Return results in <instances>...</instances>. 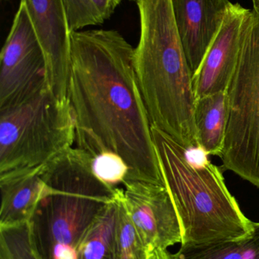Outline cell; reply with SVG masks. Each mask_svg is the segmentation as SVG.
I'll use <instances>...</instances> for the list:
<instances>
[{"instance_id": "6da1fadb", "label": "cell", "mask_w": 259, "mask_h": 259, "mask_svg": "<svg viewBox=\"0 0 259 259\" xmlns=\"http://www.w3.org/2000/svg\"><path fill=\"white\" fill-rule=\"evenodd\" d=\"M67 97L78 148L93 158H121L126 180L164 184L135 72V48L120 32H71Z\"/></svg>"}, {"instance_id": "7a4b0ae2", "label": "cell", "mask_w": 259, "mask_h": 259, "mask_svg": "<svg viewBox=\"0 0 259 259\" xmlns=\"http://www.w3.org/2000/svg\"><path fill=\"white\" fill-rule=\"evenodd\" d=\"M140 16L135 67L152 125L187 149L199 147L193 75L171 0H135Z\"/></svg>"}, {"instance_id": "3957f363", "label": "cell", "mask_w": 259, "mask_h": 259, "mask_svg": "<svg viewBox=\"0 0 259 259\" xmlns=\"http://www.w3.org/2000/svg\"><path fill=\"white\" fill-rule=\"evenodd\" d=\"M164 184L177 211L181 245L238 240L252 233L254 222L243 214L223 174L200 148L190 150L152 125Z\"/></svg>"}, {"instance_id": "277c9868", "label": "cell", "mask_w": 259, "mask_h": 259, "mask_svg": "<svg viewBox=\"0 0 259 259\" xmlns=\"http://www.w3.org/2000/svg\"><path fill=\"white\" fill-rule=\"evenodd\" d=\"M43 179L30 222L35 246L43 259H77L80 245L118 187L100 179L93 157L78 147L45 164Z\"/></svg>"}, {"instance_id": "5b68a950", "label": "cell", "mask_w": 259, "mask_h": 259, "mask_svg": "<svg viewBox=\"0 0 259 259\" xmlns=\"http://www.w3.org/2000/svg\"><path fill=\"white\" fill-rule=\"evenodd\" d=\"M76 121L68 99L48 88L0 110V175L41 167L72 148Z\"/></svg>"}, {"instance_id": "8992f818", "label": "cell", "mask_w": 259, "mask_h": 259, "mask_svg": "<svg viewBox=\"0 0 259 259\" xmlns=\"http://www.w3.org/2000/svg\"><path fill=\"white\" fill-rule=\"evenodd\" d=\"M224 167L259 188V12L251 10L238 62L227 89Z\"/></svg>"}, {"instance_id": "52a82bcc", "label": "cell", "mask_w": 259, "mask_h": 259, "mask_svg": "<svg viewBox=\"0 0 259 259\" xmlns=\"http://www.w3.org/2000/svg\"><path fill=\"white\" fill-rule=\"evenodd\" d=\"M46 88L45 56L21 1L0 54V110L18 106Z\"/></svg>"}, {"instance_id": "ba28073f", "label": "cell", "mask_w": 259, "mask_h": 259, "mask_svg": "<svg viewBox=\"0 0 259 259\" xmlns=\"http://www.w3.org/2000/svg\"><path fill=\"white\" fill-rule=\"evenodd\" d=\"M123 185L126 210L149 251L181 244L180 221L165 184L126 180Z\"/></svg>"}, {"instance_id": "9c48e42d", "label": "cell", "mask_w": 259, "mask_h": 259, "mask_svg": "<svg viewBox=\"0 0 259 259\" xmlns=\"http://www.w3.org/2000/svg\"><path fill=\"white\" fill-rule=\"evenodd\" d=\"M25 5L46 60L47 87L68 99L71 33L62 0H21Z\"/></svg>"}, {"instance_id": "30bf717a", "label": "cell", "mask_w": 259, "mask_h": 259, "mask_svg": "<svg viewBox=\"0 0 259 259\" xmlns=\"http://www.w3.org/2000/svg\"><path fill=\"white\" fill-rule=\"evenodd\" d=\"M250 9L232 3L220 31L193 77L196 100L226 92L240 56L243 34Z\"/></svg>"}, {"instance_id": "8fae6325", "label": "cell", "mask_w": 259, "mask_h": 259, "mask_svg": "<svg viewBox=\"0 0 259 259\" xmlns=\"http://www.w3.org/2000/svg\"><path fill=\"white\" fill-rule=\"evenodd\" d=\"M179 37L193 77L215 39L232 3L230 0H171Z\"/></svg>"}, {"instance_id": "7c38bea8", "label": "cell", "mask_w": 259, "mask_h": 259, "mask_svg": "<svg viewBox=\"0 0 259 259\" xmlns=\"http://www.w3.org/2000/svg\"><path fill=\"white\" fill-rule=\"evenodd\" d=\"M44 165L0 175V228H11L31 220L44 189Z\"/></svg>"}, {"instance_id": "4fadbf2b", "label": "cell", "mask_w": 259, "mask_h": 259, "mask_svg": "<svg viewBox=\"0 0 259 259\" xmlns=\"http://www.w3.org/2000/svg\"><path fill=\"white\" fill-rule=\"evenodd\" d=\"M194 118L199 147L208 155L220 156L228 126L227 93H217L197 99Z\"/></svg>"}, {"instance_id": "5bb4252c", "label": "cell", "mask_w": 259, "mask_h": 259, "mask_svg": "<svg viewBox=\"0 0 259 259\" xmlns=\"http://www.w3.org/2000/svg\"><path fill=\"white\" fill-rule=\"evenodd\" d=\"M173 259H259V223L252 233L238 240L181 245Z\"/></svg>"}, {"instance_id": "9a60e30c", "label": "cell", "mask_w": 259, "mask_h": 259, "mask_svg": "<svg viewBox=\"0 0 259 259\" xmlns=\"http://www.w3.org/2000/svg\"><path fill=\"white\" fill-rule=\"evenodd\" d=\"M118 190L114 201L96 221L82 241L77 259H117L115 227L118 210Z\"/></svg>"}, {"instance_id": "2e32d148", "label": "cell", "mask_w": 259, "mask_h": 259, "mask_svg": "<svg viewBox=\"0 0 259 259\" xmlns=\"http://www.w3.org/2000/svg\"><path fill=\"white\" fill-rule=\"evenodd\" d=\"M115 242L117 259H149L150 251L129 217L123 188H119Z\"/></svg>"}, {"instance_id": "e0dca14e", "label": "cell", "mask_w": 259, "mask_h": 259, "mask_svg": "<svg viewBox=\"0 0 259 259\" xmlns=\"http://www.w3.org/2000/svg\"><path fill=\"white\" fill-rule=\"evenodd\" d=\"M0 259H43L33 242L30 222L0 228Z\"/></svg>"}, {"instance_id": "ac0fdd59", "label": "cell", "mask_w": 259, "mask_h": 259, "mask_svg": "<svg viewBox=\"0 0 259 259\" xmlns=\"http://www.w3.org/2000/svg\"><path fill=\"white\" fill-rule=\"evenodd\" d=\"M71 32L103 24L104 20L91 0H62Z\"/></svg>"}, {"instance_id": "d6986e66", "label": "cell", "mask_w": 259, "mask_h": 259, "mask_svg": "<svg viewBox=\"0 0 259 259\" xmlns=\"http://www.w3.org/2000/svg\"><path fill=\"white\" fill-rule=\"evenodd\" d=\"M94 169L100 179L113 187L127 179L128 168L123 160L114 155H101L94 158Z\"/></svg>"}, {"instance_id": "ffe728a7", "label": "cell", "mask_w": 259, "mask_h": 259, "mask_svg": "<svg viewBox=\"0 0 259 259\" xmlns=\"http://www.w3.org/2000/svg\"><path fill=\"white\" fill-rule=\"evenodd\" d=\"M104 21L109 19L123 0H91Z\"/></svg>"}, {"instance_id": "44dd1931", "label": "cell", "mask_w": 259, "mask_h": 259, "mask_svg": "<svg viewBox=\"0 0 259 259\" xmlns=\"http://www.w3.org/2000/svg\"><path fill=\"white\" fill-rule=\"evenodd\" d=\"M149 259H173V257L167 249H155L151 251Z\"/></svg>"}, {"instance_id": "7402d4cb", "label": "cell", "mask_w": 259, "mask_h": 259, "mask_svg": "<svg viewBox=\"0 0 259 259\" xmlns=\"http://www.w3.org/2000/svg\"><path fill=\"white\" fill-rule=\"evenodd\" d=\"M252 3H253V9L254 10L259 12V0H252Z\"/></svg>"}, {"instance_id": "603a6c76", "label": "cell", "mask_w": 259, "mask_h": 259, "mask_svg": "<svg viewBox=\"0 0 259 259\" xmlns=\"http://www.w3.org/2000/svg\"><path fill=\"white\" fill-rule=\"evenodd\" d=\"M129 1H134V2H135V0H129Z\"/></svg>"}]
</instances>
